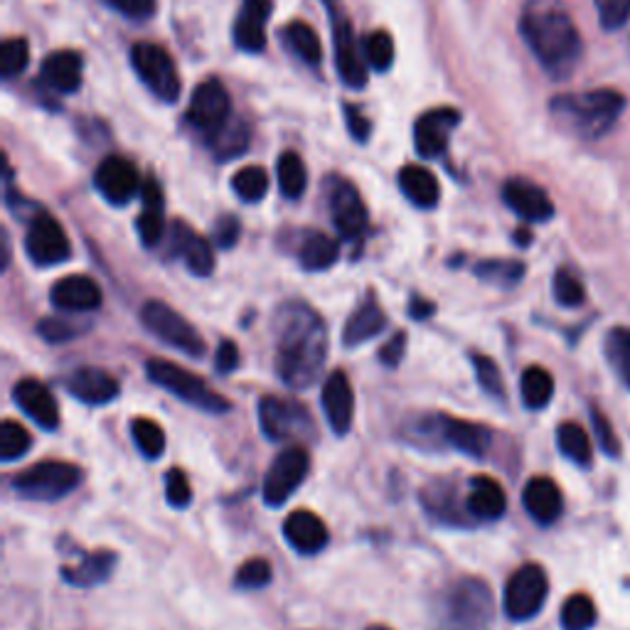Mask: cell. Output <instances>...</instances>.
I'll return each instance as SVG.
<instances>
[{"label":"cell","mask_w":630,"mask_h":630,"mask_svg":"<svg viewBox=\"0 0 630 630\" xmlns=\"http://www.w3.org/2000/svg\"><path fill=\"white\" fill-rule=\"evenodd\" d=\"M328 357V328L306 304H286L276 313V375L288 390H308Z\"/></svg>","instance_id":"6da1fadb"},{"label":"cell","mask_w":630,"mask_h":630,"mask_svg":"<svg viewBox=\"0 0 630 630\" xmlns=\"http://www.w3.org/2000/svg\"><path fill=\"white\" fill-rule=\"evenodd\" d=\"M520 35L545 70L564 80L576 70L584 43L571 15L557 0H535L520 17Z\"/></svg>","instance_id":"7a4b0ae2"},{"label":"cell","mask_w":630,"mask_h":630,"mask_svg":"<svg viewBox=\"0 0 630 630\" xmlns=\"http://www.w3.org/2000/svg\"><path fill=\"white\" fill-rule=\"evenodd\" d=\"M626 109V96L616 90H591L555 96L549 111L559 126L576 139L596 141L618 123Z\"/></svg>","instance_id":"3957f363"},{"label":"cell","mask_w":630,"mask_h":630,"mask_svg":"<svg viewBox=\"0 0 630 630\" xmlns=\"http://www.w3.org/2000/svg\"><path fill=\"white\" fill-rule=\"evenodd\" d=\"M492 618L496 601L486 581L461 579L436 604L433 630H490Z\"/></svg>","instance_id":"277c9868"},{"label":"cell","mask_w":630,"mask_h":630,"mask_svg":"<svg viewBox=\"0 0 630 630\" xmlns=\"http://www.w3.org/2000/svg\"><path fill=\"white\" fill-rule=\"evenodd\" d=\"M409 429L412 441H429L433 449L443 445V449L459 451L471 459H486L492 445V433L486 426L445 414L416 416Z\"/></svg>","instance_id":"5b68a950"},{"label":"cell","mask_w":630,"mask_h":630,"mask_svg":"<svg viewBox=\"0 0 630 630\" xmlns=\"http://www.w3.org/2000/svg\"><path fill=\"white\" fill-rule=\"evenodd\" d=\"M145 375L153 384L163 387V390L170 392L173 396H178L195 409L205 414H227L231 409V404L227 396L217 394L215 390H210V384L198 377L195 372L186 370L176 362L168 360H148L145 365Z\"/></svg>","instance_id":"8992f818"},{"label":"cell","mask_w":630,"mask_h":630,"mask_svg":"<svg viewBox=\"0 0 630 630\" xmlns=\"http://www.w3.org/2000/svg\"><path fill=\"white\" fill-rule=\"evenodd\" d=\"M82 471L67 461H43L17 473L13 488L21 498L33 502H57L80 488Z\"/></svg>","instance_id":"52a82bcc"},{"label":"cell","mask_w":630,"mask_h":630,"mask_svg":"<svg viewBox=\"0 0 630 630\" xmlns=\"http://www.w3.org/2000/svg\"><path fill=\"white\" fill-rule=\"evenodd\" d=\"M141 323L145 331L173 347V350H180L182 355L195 357V360L205 355V341L195 331V325L163 300H148L141 308Z\"/></svg>","instance_id":"ba28073f"},{"label":"cell","mask_w":630,"mask_h":630,"mask_svg":"<svg viewBox=\"0 0 630 630\" xmlns=\"http://www.w3.org/2000/svg\"><path fill=\"white\" fill-rule=\"evenodd\" d=\"M131 67L153 96L173 104L180 96V76L166 47L155 43H135L131 47Z\"/></svg>","instance_id":"9c48e42d"},{"label":"cell","mask_w":630,"mask_h":630,"mask_svg":"<svg viewBox=\"0 0 630 630\" xmlns=\"http://www.w3.org/2000/svg\"><path fill=\"white\" fill-rule=\"evenodd\" d=\"M549 594L547 571L539 564H522L515 574L510 576L506 586V614L510 620H530L535 618L542 606H545Z\"/></svg>","instance_id":"30bf717a"},{"label":"cell","mask_w":630,"mask_h":630,"mask_svg":"<svg viewBox=\"0 0 630 630\" xmlns=\"http://www.w3.org/2000/svg\"><path fill=\"white\" fill-rule=\"evenodd\" d=\"M259 426L269 441H300L313 436V421L298 402L264 396L259 402Z\"/></svg>","instance_id":"8fae6325"},{"label":"cell","mask_w":630,"mask_h":630,"mask_svg":"<svg viewBox=\"0 0 630 630\" xmlns=\"http://www.w3.org/2000/svg\"><path fill=\"white\" fill-rule=\"evenodd\" d=\"M310 471V453L304 445H288L281 451L264 478L261 496L269 508H281L294 496Z\"/></svg>","instance_id":"7c38bea8"},{"label":"cell","mask_w":630,"mask_h":630,"mask_svg":"<svg viewBox=\"0 0 630 630\" xmlns=\"http://www.w3.org/2000/svg\"><path fill=\"white\" fill-rule=\"evenodd\" d=\"M25 251L35 266L47 269L64 264V261L72 257V245L60 222L45 215V212H37L31 219V227H27Z\"/></svg>","instance_id":"4fadbf2b"},{"label":"cell","mask_w":630,"mask_h":630,"mask_svg":"<svg viewBox=\"0 0 630 630\" xmlns=\"http://www.w3.org/2000/svg\"><path fill=\"white\" fill-rule=\"evenodd\" d=\"M328 207H331V219L343 239L355 241L365 235L370 217H367L365 202L353 182L345 178L328 180Z\"/></svg>","instance_id":"5bb4252c"},{"label":"cell","mask_w":630,"mask_h":630,"mask_svg":"<svg viewBox=\"0 0 630 630\" xmlns=\"http://www.w3.org/2000/svg\"><path fill=\"white\" fill-rule=\"evenodd\" d=\"M94 186L109 205H129L135 195H141L143 180L139 176V168L129 158L109 155L96 168Z\"/></svg>","instance_id":"9a60e30c"},{"label":"cell","mask_w":630,"mask_h":630,"mask_svg":"<svg viewBox=\"0 0 630 630\" xmlns=\"http://www.w3.org/2000/svg\"><path fill=\"white\" fill-rule=\"evenodd\" d=\"M229 114H231L229 92L219 80H205L195 92H192V99L188 106V121L195 126L198 131L205 133L207 139L229 121Z\"/></svg>","instance_id":"2e32d148"},{"label":"cell","mask_w":630,"mask_h":630,"mask_svg":"<svg viewBox=\"0 0 630 630\" xmlns=\"http://www.w3.org/2000/svg\"><path fill=\"white\" fill-rule=\"evenodd\" d=\"M461 123V111L453 106H439L426 111L414 126V145L421 158H439L449 145V133Z\"/></svg>","instance_id":"e0dca14e"},{"label":"cell","mask_w":630,"mask_h":630,"mask_svg":"<svg viewBox=\"0 0 630 630\" xmlns=\"http://www.w3.org/2000/svg\"><path fill=\"white\" fill-rule=\"evenodd\" d=\"M168 247L170 257H180L186 261L192 276L207 278L212 276V271H215V249H212V241L195 235L186 222H176V225L170 227Z\"/></svg>","instance_id":"ac0fdd59"},{"label":"cell","mask_w":630,"mask_h":630,"mask_svg":"<svg viewBox=\"0 0 630 630\" xmlns=\"http://www.w3.org/2000/svg\"><path fill=\"white\" fill-rule=\"evenodd\" d=\"M502 200L525 222H549L555 217V202L532 180L510 178L506 186H502Z\"/></svg>","instance_id":"d6986e66"},{"label":"cell","mask_w":630,"mask_h":630,"mask_svg":"<svg viewBox=\"0 0 630 630\" xmlns=\"http://www.w3.org/2000/svg\"><path fill=\"white\" fill-rule=\"evenodd\" d=\"M323 414L328 424H331L333 433L345 436L353 429V416H355V394H353V384L347 380V375L335 370L331 377H328L323 384Z\"/></svg>","instance_id":"ffe728a7"},{"label":"cell","mask_w":630,"mask_h":630,"mask_svg":"<svg viewBox=\"0 0 630 630\" xmlns=\"http://www.w3.org/2000/svg\"><path fill=\"white\" fill-rule=\"evenodd\" d=\"M335 43V67L345 86L350 90H362L367 84V60L360 45L355 40V33L347 21H337L333 27Z\"/></svg>","instance_id":"44dd1931"},{"label":"cell","mask_w":630,"mask_h":630,"mask_svg":"<svg viewBox=\"0 0 630 630\" xmlns=\"http://www.w3.org/2000/svg\"><path fill=\"white\" fill-rule=\"evenodd\" d=\"M64 387L74 400L90 406H104L121 394L119 382L106 370H99V367H76L64 380Z\"/></svg>","instance_id":"7402d4cb"},{"label":"cell","mask_w":630,"mask_h":630,"mask_svg":"<svg viewBox=\"0 0 630 630\" xmlns=\"http://www.w3.org/2000/svg\"><path fill=\"white\" fill-rule=\"evenodd\" d=\"M13 400L40 429L52 431L60 424V406H57L47 384L37 380H21L13 387Z\"/></svg>","instance_id":"603a6c76"},{"label":"cell","mask_w":630,"mask_h":630,"mask_svg":"<svg viewBox=\"0 0 630 630\" xmlns=\"http://www.w3.org/2000/svg\"><path fill=\"white\" fill-rule=\"evenodd\" d=\"M50 300L55 308L70 310V313H90L102 306L104 294L94 278L72 274L57 281L50 290Z\"/></svg>","instance_id":"cb8c5ba5"},{"label":"cell","mask_w":630,"mask_h":630,"mask_svg":"<svg viewBox=\"0 0 630 630\" xmlns=\"http://www.w3.org/2000/svg\"><path fill=\"white\" fill-rule=\"evenodd\" d=\"M274 11L271 0H241L235 23V45L245 52H261L266 47V23Z\"/></svg>","instance_id":"d4e9b609"},{"label":"cell","mask_w":630,"mask_h":630,"mask_svg":"<svg viewBox=\"0 0 630 630\" xmlns=\"http://www.w3.org/2000/svg\"><path fill=\"white\" fill-rule=\"evenodd\" d=\"M284 537L290 549H296L298 555L310 557L325 549L331 532H328L325 522L310 510H296L290 512L284 522Z\"/></svg>","instance_id":"484cf974"},{"label":"cell","mask_w":630,"mask_h":630,"mask_svg":"<svg viewBox=\"0 0 630 630\" xmlns=\"http://www.w3.org/2000/svg\"><path fill=\"white\" fill-rule=\"evenodd\" d=\"M522 506H525L527 515L537 522V525H555L561 510H564V498H561L559 486L551 478L537 476L532 478L525 492H522Z\"/></svg>","instance_id":"4316f807"},{"label":"cell","mask_w":630,"mask_h":630,"mask_svg":"<svg viewBox=\"0 0 630 630\" xmlns=\"http://www.w3.org/2000/svg\"><path fill=\"white\" fill-rule=\"evenodd\" d=\"M141 217L135 222L139 237L145 249L158 247L166 239V200H163V190L155 180H143L141 188Z\"/></svg>","instance_id":"83f0119b"},{"label":"cell","mask_w":630,"mask_h":630,"mask_svg":"<svg viewBox=\"0 0 630 630\" xmlns=\"http://www.w3.org/2000/svg\"><path fill=\"white\" fill-rule=\"evenodd\" d=\"M465 510L473 520H500L508 510V496L500 483L490 476H476L468 486Z\"/></svg>","instance_id":"f1b7e54d"},{"label":"cell","mask_w":630,"mask_h":630,"mask_svg":"<svg viewBox=\"0 0 630 630\" xmlns=\"http://www.w3.org/2000/svg\"><path fill=\"white\" fill-rule=\"evenodd\" d=\"M43 82L50 86V90L60 94H74L82 86V74H84V60L80 52L74 50H60L47 55V60L43 62Z\"/></svg>","instance_id":"f546056e"},{"label":"cell","mask_w":630,"mask_h":630,"mask_svg":"<svg viewBox=\"0 0 630 630\" xmlns=\"http://www.w3.org/2000/svg\"><path fill=\"white\" fill-rule=\"evenodd\" d=\"M116 561H119V557H116L111 549L92 551V555H84L80 561H76L74 567H62V579L70 586H80V589L99 586L114 574Z\"/></svg>","instance_id":"4dcf8cb0"},{"label":"cell","mask_w":630,"mask_h":630,"mask_svg":"<svg viewBox=\"0 0 630 630\" xmlns=\"http://www.w3.org/2000/svg\"><path fill=\"white\" fill-rule=\"evenodd\" d=\"M387 325V316L384 310L377 304L375 296H367L360 308L347 318V323L343 328V345L345 347H357L372 337L380 335Z\"/></svg>","instance_id":"1f68e13d"},{"label":"cell","mask_w":630,"mask_h":630,"mask_svg":"<svg viewBox=\"0 0 630 630\" xmlns=\"http://www.w3.org/2000/svg\"><path fill=\"white\" fill-rule=\"evenodd\" d=\"M400 188L404 192V198L412 202V205L421 210H431L439 205L441 188L439 180L433 178L431 170H426L424 166H404L400 170Z\"/></svg>","instance_id":"d6a6232c"},{"label":"cell","mask_w":630,"mask_h":630,"mask_svg":"<svg viewBox=\"0 0 630 630\" xmlns=\"http://www.w3.org/2000/svg\"><path fill=\"white\" fill-rule=\"evenodd\" d=\"M337 259H341V247H337V241L333 237L323 235V231H310L298 249L300 266L310 271V274H316V271H328L331 266H335Z\"/></svg>","instance_id":"836d02e7"},{"label":"cell","mask_w":630,"mask_h":630,"mask_svg":"<svg viewBox=\"0 0 630 630\" xmlns=\"http://www.w3.org/2000/svg\"><path fill=\"white\" fill-rule=\"evenodd\" d=\"M284 43L290 55H296L300 62L308 67H318L323 60V47L318 40V33L304 21H294L284 27Z\"/></svg>","instance_id":"e575fe53"},{"label":"cell","mask_w":630,"mask_h":630,"mask_svg":"<svg viewBox=\"0 0 630 630\" xmlns=\"http://www.w3.org/2000/svg\"><path fill=\"white\" fill-rule=\"evenodd\" d=\"M424 510L429 512L431 518L449 522V525H461L463 522V510L455 502V488L443 486V483H431L429 488L421 492Z\"/></svg>","instance_id":"d590c367"},{"label":"cell","mask_w":630,"mask_h":630,"mask_svg":"<svg viewBox=\"0 0 630 630\" xmlns=\"http://www.w3.org/2000/svg\"><path fill=\"white\" fill-rule=\"evenodd\" d=\"M520 392L522 402H525L527 409H545L555 396V377H551L545 367H527L525 375L520 380Z\"/></svg>","instance_id":"8d00e7d4"},{"label":"cell","mask_w":630,"mask_h":630,"mask_svg":"<svg viewBox=\"0 0 630 630\" xmlns=\"http://www.w3.org/2000/svg\"><path fill=\"white\" fill-rule=\"evenodd\" d=\"M207 143L212 153L217 155V161L237 158V155L245 153L249 145V126L239 119L237 121L229 119L217 133L210 135Z\"/></svg>","instance_id":"74e56055"},{"label":"cell","mask_w":630,"mask_h":630,"mask_svg":"<svg viewBox=\"0 0 630 630\" xmlns=\"http://www.w3.org/2000/svg\"><path fill=\"white\" fill-rule=\"evenodd\" d=\"M276 178L281 195L288 200H298L306 192L308 186V170L300 155L294 151H286L276 163Z\"/></svg>","instance_id":"f35d334b"},{"label":"cell","mask_w":630,"mask_h":630,"mask_svg":"<svg viewBox=\"0 0 630 630\" xmlns=\"http://www.w3.org/2000/svg\"><path fill=\"white\" fill-rule=\"evenodd\" d=\"M557 445H559V451L564 453L571 463L584 465V468H589L591 459H594L589 433L581 429L576 421H564V424L559 426V429H557Z\"/></svg>","instance_id":"ab89813d"},{"label":"cell","mask_w":630,"mask_h":630,"mask_svg":"<svg viewBox=\"0 0 630 630\" xmlns=\"http://www.w3.org/2000/svg\"><path fill=\"white\" fill-rule=\"evenodd\" d=\"M476 276L480 281H486V284L512 288L525 278V264L515 259H488L476 264Z\"/></svg>","instance_id":"60d3db41"},{"label":"cell","mask_w":630,"mask_h":630,"mask_svg":"<svg viewBox=\"0 0 630 630\" xmlns=\"http://www.w3.org/2000/svg\"><path fill=\"white\" fill-rule=\"evenodd\" d=\"M231 190H235V195L241 202H247V205L261 202L269 192L266 170L259 168V166H247V168L237 170L235 178H231Z\"/></svg>","instance_id":"b9f144b4"},{"label":"cell","mask_w":630,"mask_h":630,"mask_svg":"<svg viewBox=\"0 0 630 630\" xmlns=\"http://www.w3.org/2000/svg\"><path fill=\"white\" fill-rule=\"evenodd\" d=\"M131 436L135 449H139L148 461L161 459V455L166 453V431H163L153 419H133Z\"/></svg>","instance_id":"7bdbcfd3"},{"label":"cell","mask_w":630,"mask_h":630,"mask_svg":"<svg viewBox=\"0 0 630 630\" xmlns=\"http://www.w3.org/2000/svg\"><path fill=\"white\" fill-rule=\"evenodd\" d=\"M33 449V436L23 424L5 419L0 426V461L13 463Z\"/></svg>","instance_id":"ee69618b"},{"label":"cell","mask_w":630,"mask_h":630,"mask_svg":"<svg viewBox=\"0 0 630 630\" xmlns=\"http://www.w3.org/2000/svg\"><path fill=\"white\" fill-rule=\"evenodd\" d=\"M606 357L618 380L630 387V328H614L606 335Z\"/></svg>","instance_id":"f6af8a7d"},{"label":"cell","mask_w":630,"mask_h":630,"mask_svg":"<svg viewBox=\"0 0 630 630\" xmlns=\"http://www.w3.org/2000/svg\"><path fill=\"white\" fill-rule=\"evenodd\" d=\"M596 623V606L591 596L574 594L561 606V626L564 630H589Z\"/></svg>","instance_id":"bcb514c9"},{"label":"cell","mask_w":630,"mask_h":630,"mask_svg":"<svg viewBox=\"0 0 630 630\" xmlns=\"http://www.w3.org/2000/svg\"><path fill=\"white\" fill-rule=\"evenodd\" d=\"M362 52L367 67L375 72H387L394 64V40L387 31H375L365 37Z\"/></svg>","instance_id":"7dc6e473"},{"label":"cell","mask_w":630,"mask_h":630,"mask_svg":"<svg viewBox=\"0 0 630 630\" xmlns=\"http://www.w3.org/2000/svg\"><path fill=\"white\" fill-rule=\"evenodd\" d=\"M27 62H31V45H27L25 37H8L0 47V76L13 80V76L25 72Z\"/></svg>","instance_id":"c3c4849f"},{"label":"cell","mask_w":630,"mask_h":630,"mask_svg":"<svg viewBox=\"0 0 630 630\" xmlns=\"http://www.w3.org/2000/svg\"><path fill=\"white\" fill-rule=\"evenodd\" d=\"M555 300L564 308H579L586 300V288L581 284V278L576 274H571L569 269H559L555 274Z\"/></svg>","instance_id":"681fc988"},{"label":"cell","mask_w":630,"mask_h":630,"mask_svg":"<svg viewBox=\"0 0 630 630\" xmlns=\"http://www.w3.org/2000/svg\"><path fill=\"white\" fill-rule=\"evenodd\" d=\"M471 360L483 392L496 396V400H506V380H502V372L496 360H490L486 355H473Z\"/></svg>","instance_id":"f907efd6"},{"label":"cell","mask_w":630,"mask_h":630,"mask_svg":"<svg viewBox=\"0 0 630 630\" xmlns=\"http://www.w3.org/2000/svg\"><path fill=\"white\" fill-rule=\"evenodd\" d=\"M271 579H274V569H271L266 559H247L237 571L235 586L245 591H257L269 586Z\"/></svg>","instance_id":"816d5d0a"},{"label":"cell","mask_w":630,"mask_h":630,"mask_svg":"<svg viewBox=\"0 0 630 630\" xmlns=\"http://www.w3.org/2000/svg\"><path fill=\"white\" fill-rule=\"evenodd\" d=\"M604 31H618L630 21V0H594Z\"/></svg>","instance_id":"f5cc1de1"},{"label":"cell","mask_w":630,"mask_h":630,"mask_svg":"<svg viewBox=\"0 0 630 630\" xmlns=\"http://www.w3.org/2000/svg\"><path fill=\"white\" fill-rule=\"evenodd\" d=\"M37 335L50 345H62L74 341V337L80 335V328L72 325L70 321H62V318H43V321L37 323Z\"/></svg>","instance_id":"db71d44e"},{"label":"cell","mask_w":630,"mask_h":630,"mask_svg":"<svg viewBox=\"0 0 630 630\" xmlns=\"http://www.w3.org/2000/svg\"><path fill=\"white\" fill-rule=\"evenodd\" d=\"M166 498L173 508H188L192 500V488L190 480L186 476V471L180 468H170L166 473Z\"/></svg>","instance_id":"11a10c76"},{"label":"cell","mask_w":630,"mask_h":630,"mask_svg":"<svg viewBox=\"0 0 630 630\" xmlns=\"http://www.w3.org/2000/svg\"><path fill=\"white\" fill-rule=\"evenodd\" d=\"M241 225L235 215H222L212 227V245L217 249H231L239 241Z\"/></svg>","instance_id":"9f6ffc18"},{"label":"cell","mask_w":630,"mask_h":630,"mask_svg":"<svg viewBox=\"0 0 630 630\" xmlns=\"http://www.w3.org/2000/svg\"><path fill=\"white\" fill-rule=\"evenodd\" d=\"M591 421H594V431L598 436V443H601V449H604V453L618 455L620 443L614 433V426H610V421L606 419V414L598 409H591Z\"/></svg>","instance_id":"6f0895ef"},{"label":"cell","mask_w":630,"mask_h":630,"mask_svg":"<svg viewBox=\"0 0 630 630\" xmlns=\"http://www.w3.org/2000/svg\"><path fill=\"white\" fill-rule=\"evenodd\" d=\"M111 5L131 21H145L158 11V0H111Z\"/></svg>","instance_id":"680465c9"},{"label":"cell","mask_w":630,"mask_h":630,"mask_svg":"<svg viewBox=\"0 0 630 630\" xmlns=\"http://www.w3.org/2000/svg\"><path fill=\"white\" fill-rule=\"evenodd\" d=\"M345 123H347V131H350L353 139L360 141V143H365L367 135H370V131H372L370 119H367V116L353 104L345 106Z\"/></svg>","instance_id":"91938a15"},{"label":"cell","mask_w":630,"mask_h":630,"mask_svg":"<svg viewBox=\"0 0 630 630\" xmlns=\"http://www.w3.org/2000/svg\"><path fill=\"white\" fill-rule=\"evenodd\" d=\"M404 353H406V333L400 331V333H394L392 341L380 350V362L384 367H390V370H394V367H400V362L404 360Z\"/></svg>","instance_id":"94428289"},{"label":"cell","mask_w":630,"mask_h":630,"mask_svg":"<svg viewBox=\"0 0 630 630\" xmlns=\"http://www.w3.org/2000/svg\"><path fill=\"white\" fill-rule=\"evenodd\" d=\"M215 367L219 375H229L235 372L239 367V347L231 341H222L217 347V357H215Z\"/></svg>","instance_id":"6125c7cd"},{"label":"cell","mask_w":630,"mask_h":630,"mask_svg":"<svg viewBox=\"0 0 630 630\" xmlns=\"http://www.w3.org/2000/svg\"><path fill=\"white\" fill-rule=\"evenodd\" d=\"M436 313V306L431 300H426L421 296H412L409 300V318L414 321H426V318H431Z\"/></svg>","instance_id":"be15d7a7"},{"label":"cell","mask_w":630,"mask_h":630,"mask_svg":"<svg viewBox=\"0 0 630 630\" xmlns=\"http://www.w3.org/2000/svg\"><path fill=\"white\" fill-rule=\"evenodd\" d=\"M515 241H518L520 247H527L530 241H532V235H530L527 229H518V231H515Z\"/></svg>","instance_id":"e7e4bbea"},{"label":"cell","mask_w":630,"mask_h":630,"mask_svg":"<svg viewBox=\"0 0 630 630\" xmlns=\"http://www.w3.org/2000/svg\"><path fill=\"white\" fill-rule=\"evenodd\" d=\"M367 630H392V628H387V626H370Z\"/></svg>","instance_id":"03108f58"},{"label":"cell","mask_w":630,"mask_h":630,"mask_svg":"<svg viewBox=\"0 0 630 630\" xmlns=\"http://www.w3.org/2000/svg\"><path fill=\"white\" fill-rule=\"evenodd\" d=\"M328 3H333V0H328Z\"/></svg>","instance_id":"003e7915"}]
</instances>
